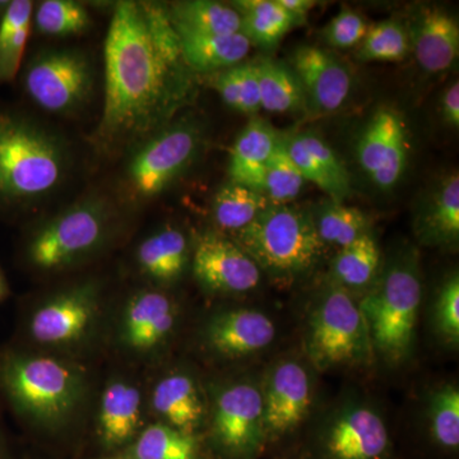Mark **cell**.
I'll return each mask as SVG.
<instances>
[{
	"label": "cell",
	"instance_id": "cell-1",
	"mask_svg": "<svg viewBox=\"0 0 459 459\" xmlns=\"http://www.w3.org/2000/svg\"><path fill=\"white\" fill-rule=\"evenodd\" d=\"M190 69L168 8L119 2L105 41V100L96 141L105 150L141 143L170 124L190 92Z\"/></svg>",
	"mask_w": 459,
	"mask_h": 459
},
{
	"label": "cell",
	"instance_id": "cell-2",
	"mask_svg": "<svg viewBox=\"0 0 459 459\" xmlns=\"http://www.w3.org/2000/svg\"><path fill=\"white\" fill-rule=\"evenodd\" d=\"M89 386V374L71 356L22 343L0 347V401L26 428L65 431L82 410Z\"/></svg>",
	"mask_w": 459,
	"mask_h": 459
},
{
	"label": "cell",
	"instance_id": "cell-3",
	"mask_svg": "<svg viewBox=\"0 0 459 459\" xmlns=\"http://www.w3.org/2000/svg\"><path fill=\"white\" fill-rule=\"evenodd\" d=\"M68 169L65 142L22 111L0 108V214L25 213L62 186Z\"/></svg>",
	"mask_w": 459,
	"mask_h": 459
},
{
	"label": "cell",
	"instance_id": "cell-4",
	"mask_svg": "<svg viewBox=\"0 0 459 459\" xmlns=\"http://www.w3.org/2000/svg\"><path fill=\"white\" fill-rule=\"evenodd\" d=\"M114 211L104 198L80 199L27 232L21 258L38 272L74 267L95 255L111 237Z\"/></svg>",
	"mask_w": 459,
	"mask_h": 459
},
{
	"label": "cell",
	"instance_id": "cell-5",
	"mask_svg": "<svg viewBox=\"0 0 459 459\" xmlns=\"http://www.w3.org/2000/svg\"><path fill=\"white\" fill-rule=\"evenodd\" d=\"M234 241L261 271L286 282L312 270L325 247L313 217L290 204H271L255 221L235 232Z\"/></svg>",
	"mask_w": 459,
	"mask_h": 459
},
{
	"label": "cell",
	"instance_id": "cell-6",
	"mask_svg": "<svg viewBox=\"0 0 459 459\" xmlns=\"http://www.w3.org/2000/svg\"><path fill=\"white\" fill-rule=\"evenodd\" d=\"M101 313L98 281L65 287L27 310L21 331L29 343L22 344L62 355L77 351L95 334Z\"/></svg>",
	"mask_w": 459,
	"mask_h": 459
},
{
	"label": "cell",
	"instance_id": "cell-7",
	"mask_svg": "<svg viewBox=\"0 0 459 459\" xmlns=\"http://www.w3.org/2000/svg\"><path fill=\"white\" fill-rule=\"evenodd\" d=\"M421 296L418 270L401 263L359 304L373 347L389 361L403 360L412 349Z\"/></svg>",
	"mask_w": 459,
	"mask_h": 459
},
{
	"label": "cell",
	"instance_id": "cell-8",
	"mask_svg": "<svg viewBox=\"0 0 459 459\" xmlns=\"http://www.w3.org/2000/svg\"><path fill=\"white\" fill-rule=\"evenodd\" d=\"M307 350L319 369L364 364L373 353L359 304L342 287L329 289L310 314Z\"/></svg>",
	"mask_w": 459,
	"mask_h": 459
},
{
	"label": "cell",
	"instance_id": "cell-9",
	"mask_svg": "<svg viewBox=\"0 0 459 459\" xmlns=\"http://www.w3.org/2000/svg\"><path fill=\"white\" fill-rule=\"evenodd\" d=\"M205 446L213 459H259L265 452L262 391L235 382L214 392Z\"/></svg>",
	"mask_w": 459,
	"mask_h": 459
},
{
	"label": "cell",
	"instance_id": "cell-10",
	"mask_svg": "<svg viewBox=\"0 0 459 459\" xmlns=\"http://www.w3.org/2000/svg\"><path fill=\"white\" fill-rule=\"evenodd\" d=\"M201 144L195 124H168L133 153L126 170V188L134 201L155 198L195 161Z\"/></svg>",
	"mask_w": 459,
	"mask_h": 459
},
{
	"label": "cell",
	"instance_id": "cell-11",
	"mask_svg": "<svg viewBox=\"0 0 459 459\" xmlns=\"http://www.w3.org/2000/svg\"><path fill=\"white\" fill-rule=\"evenodd\" d=\"M301 459H398L385 420L370 407L350 404L325 420Z\"/></svg>",
	"mask_w": 459,
	"mask_h": 459
},
{
	"label": "cell",
	"instance_id": "cell-12",
	"mask_svg": "<svg viewBox=\"0 0 459 459\" xmlns=\"http://www.w3.org/2000/svg\"><path fill=\"white\" fill-rule=\"evenodd\" d=\"M21 83L29 99L42 110L72 114L91 98L92 66L82 51H44L27 63Z\"/></svg>",
	"mask_w": 459,
	"mask_h": 459
},
{
	"label": "cell",
	"instance_id": "cell-13",
	"mask_svg": "<svg viewBox=\"0 0 459 459\" xmlns=\"http://www.w3.org/2000/svg\"><path fill=\"white\" fill-rule=\"evenodd\" d=\"M262 398L267 452L291 439L307 419L313 398L309 374L294 360L280 362L268 376Z\"/></svg>",
	"mask_w": 459,
	"mask_h": 459
},
{
	"label": "cell",
	"instance_id": "cell-14",
	"mask_svg": "<svg viewBox=\"0 0 459 459\" xmlns=\"http://www.w3.org/2000/svg\"><path fill=\"white\" fill-rule=\"evenodd\" d=\"M179 319L174 299L159 290L144 289L129 296L117 325V343L134 358L155 356L170 342Z\"/></svg>",
	"mask_w": 459,
	"mask_h": 459
},
{
	"label": "cell",
	"instance_id": "cell-15",
	"mask_svg": "<svg viewBox=\"0 0 459 459\" xmlns=\"http://www.w3.org/2000/svg\"><path fill=\"white\" fill-rule=\"evenodd\" d=\"M146 425V402L140 385L131 377H111L102 389L96 412L100 457L122 452Z\"/></svg>",
	"mask_w": 459,
	"mask_h": 459
},
{
	"label": "cell",
	"instance_id": "cell-16",
	"mask_svg": "<svg viewBox=\"0 0 459 459\" xmlns=\"http://www.w3.org/2000/svg\"><path fill=\"white\" fill-rule=\"evenodd\" d=\"M192 267L198 282L217 294H244L261 281L258 264L234 240L214 232L198 238Z\"/></svg>",
	"mask_w": 459,
	"mask_h": 459
},
{
	"label": "cell",
	"instance_id": "cell-17",
	"mask_svg": "<svg viewBox=\"0 0 459 459\" xmlns=\"http://www.w3.org/2000/svg\"><path fill=\"white\" fill-rule=\"evenodd\" d=\"M358 161L377 188H394L406 169L407 131L394 108L377 110L362 132L358 143Z\"/></svg>",
	"mask_w": 459,
	"mask_h": 459
},
{
	"label": "cell",
	"instance_id": "cell-18",
	"mask_svg": "<svg viewBox=\"0 0 459 459\" xmlns=\"http://www.w3.org/2000/svg\"><path fill=\"white\" fill-rule=\"evenodd\" d=\"M276 327L265 314L255 309H230L213 314L205 322L202 338L217 358L241 359L270 346Z\"/></svg>",
	"mask_w": 459,
	"mask_h": 459
},
{
	"label": "cell",
	"instance_id": "cell-19",
	"mask_svg": "<svg viewBox=\"0 0 459 459\" xmlns=\"http://www.w3.org/2000/svg\"><path fill=\"white\" fill-rule=\"evenodd\" d=\"M291 65L303 90L305 104L316 113H333L349 99L351 74L328 51L300 47L292 54Z\"/></svg>",
	"mask_w": 459,
	"mask_h": 459
},
{
	"label": "cell",
	"instance_id": "cell-20",
	"mask_svg": "<svg viewBox=\"0 0 459 459\" xmlns=\"http://www.w3.org/2000/svg\"><path fill=\"white\" fill-rule=\"evenodd\" d=\"M151 412L156 421L184 433L202 435L207 425V402L195 377L175 370L160 377L151 389Z\"/></svg>",
	"mask_w": 459,
	"mask_h": 459
},
{
	"label": "cell",
	"instance_id": "cell-21",
	"mask_svg": "<svg viewBox=\"0 0 459 459\" xmlns=\"http://www.w3.org/2000/svg\"><path fill=\"white\" fill-rule=\"evenodd\" d=\"M410 42L416 59L428 74L448 71L459 56V27L446 9L425 7L413 23Z\"/></svg>",
	"mask_w": 459,
	"mask_h": 459
},
{
	"label": "cell",
	"instance_id": "cell-22",
	"mask_svg": "<svg viewBox=\"0 0 459 459\" xmlns=\"http://www.w3.org/2000/svg\"><path fill=\"white\" fill-rule=\"evenodd\" d=\"M184 63L195 74H213L243 63L253 44L241 32L204 35L175 29Z\"/></svg>",
	"mask_w": 459,
	"mask_h": 459
},
{
	"label": "cell",
	"instance_id": "cell-23",
	"mask_svg": "<svg viewBox=\"0 0 459 459\" xmlns=\"http://www.w3.org/2000/svg\"><path fill=\"white\" fill-rule=\"evenodd\" d=\"M190 259L188 238L181 230L165 226L140 244L138 268L157 285L170 286L183 276Z\"/></svg>",
	"mask_w": 459,
	"mask_h": 459
},
{
	"label": "cell",
	"instance_id": "cell-24",
	"mask_svg": "<svg viewBox=\"0 0 459 459\" xmlns=\"http://www.w3.org/2000/svg\"><path fill=\"white\" fill-rule=\"evenodd\" d=\"M279 140V135L267 123L250 120L232 147L229 162L230 181L261 192L265 168Z\"/></svg>",
	"mask_w": 459,
	"mask_h": 459
},
{
	"label": "cell",
	"instance_id": "cell-25",
	"mask_svg": "<svg viewBox=\"0 0 459 459\" xmlns=\"http://www.w3.org/2000/svg\"><path fill=\"white\" fill-rule=\"evenodd\" d=\"M101 458L213 459L205 446L204 437L184 433L159 421L147 424L122 452Z\"/></svg>",
	"mask_w": 459,
	"mask_h": 459
},
{
	"label": "cell",
	"instance_id": "cell-26",
	"mask_svg": "<svg viewBox=\"0 0 459 459\" xmlns=\"http://www.w3.org/2000/svg\"><path fill=\"white\" fill-rule=\"evenodd\" d=\"M32 18L30 0L0 2V84L12 82L21 74Z\"/></svg>",
	"mask_w": 459,
	"mask_h": 459
},
{
	"label": "cell",
	"instance_id": "cell-27",
	"mask_svg": "<svg viewBox=\"0 0 459 459\" xmlns=\"http://www.w3.org/2000/svg\"><path fill=\"white\" fill-rule=\"evenodd\" d=\"M428 448L434 457L455 459L459 449V391L440 386L430 395L427 422Z\"/></svg>",
	"mask_w": 459,
	"mask_h": 459
},
{
	"label": "cell",
	"instance_id": "cell-28",
	"mask_svg": "<svg viewBox=\"0 0 459 459\" xmlns=\"http://www.w3.org/2000/svg\"><path fill=\"white\" fill-rule=\"evenodd\" d=\"M168 13L175 29L204 35L241 32L240 14L232 5L223 3L211 0L175 3L168 8Z\"/></svg>",
	"mask_w": 459,
	"mask_h": 459
},
{
	"label": "cell",
	"instance_id": "cell-29",
	"mask_svg": "<svg viewBox=\"0 0 459 459\" xmlns=\"http://www.w3.org/2000/svg\"><path fill=\"white\" fill-rule=\"evenodd\" d=\"M241 17V33L253 45L273 48L296 26L279 0H240L232 3Z\"/></svg>",
	"mask_w": 459,
	"mask_h": 459
},
{
	"label": "cell",
	"instance_id": "cell-30",
	"mask_svg": "<svg viewBox=\"0 0 459 459\" xmlns=\"http://www.w3.org/2000/svg\"><path fill=\"white\" fill-rule=\"evenodd\" d=\"M255 65L262 110L289 114L307 108L303 90L291 68L271 59L259 60Z\"/></svg>",
	"mask_w": 459,
	"mask_h": 459
},
{
	"label": "cell",
	"instance_id": "cell-31",
	"mask_svg": "<svg viewBox=\"0 0 459 459\" xmlns=\"http://www.w3.org/2000/svg\"><path fill=\"white\" fill-rule=\"evenodd\" d=\"M272 202L258 190L241 184L230 183L214 195L212 212L214 221L223 230L238 232L250 225Z\"/></svg>",
	"mask_w": 459,
	"mask_h": 459
},
{
	"label": "cell",
	"instance_id": "cell-32",
	"mask_svg": "<svg viewBox=\"0 0 459 459\" xmlns=\"http://www.w3.org/2000/svg\"><path fill=\"white\" fill-rule=\"evenodd\" d=\"M380 264V249L370 232L349 246L341 247L333 259L334 279L344 289H362L376 279Z\"/></svg>",
	"mask_w": 459,
	"mask_h": 459
},
{
	"label": "cell",
	"instance_id": "cell-33",
	"mask_svg": "<svg viewBox=\"0 0 459 459\" xmlns=\"http://www.w3.org/2000/svg\"><path fill=\"white\" fill-rule=\"evenodd\" d=\"M422 232L435 244L457 243L459 237V177L453 172L443 181L422 220Z\"/></svg>",
	"mask_w": 459,
	"mask_h": 459
},
{
	"label": "cell",
	"instance_id": "cell-34",
	"mask_svg": "<svg viewBox=\"0 0 459 459\" xmlns=\"http://www.w3.org/2000/svg\"><path fill=\"white\" fill-rule=\"evenodd\" d=\"M210 75L211 86L229 108L249 115L262 110L255 62L240 63Z\"/></svg>",
	"mask_w": 459,
	"mask_h": 459
},
{
	"label": "cell",
	"instance_id": "cell-35",
	"mask_svg": "<svg viewBox=\"0 0 459 459\" xmlns=\"http://www.w3.org/2000/svg\"><path fill=\"white\" fill-rule=\"evenodd\" d=\"M322 243L344 247L368 232V217L359 208L329 201L314 220Z\"/></svg>",
	"mask_w": 459,
	"mask_h": 459
},
{
	"label": "cell",
	"instance_id": "cell-36",
	"mask_svg": "<svg viewBox=\"0 0 459 459\" xmlns=\"http://www.w3.org/2000/svg\"><path fill=\"white\" fill-rule=\"evenodd\" d=\"M409 32L394 20L382 21L369 26L358 49V59L362 62H401L409 56Z\"/></svg>",
	"mask_w": 459,
	"mask_h": 459
},
{
	"label": "cell",
	"instance_id": "cell-37",
	"mask_svg": "<svg viewBox=\"0 0 459 459\" xmlns=\"http://www.w3.org/2000/svg\"><path fill=\"white\" fill-rule=\"evenodd\" d=\"M305 183L303 175L287 152L285 140L280 138L265 168L261 192L272 204H290L300 195Z\"/></svg>",
	"mask_w": 459,
	"mask_h": 459
},
{
	"label": "cell",
	"instance_id": "cell-38",
	"mask_svg": "<svg viewBox=\"0 0 459 459\" xmlns=\"http://www.w3.org/2000/svg\"><path fill=\"white\" fill-rule=\"evenodd\" d=\"M32 20L39 32L49 36L77 35L90 26V14L72 0H47L36 9Z\"/></svg>",
	"mask_w": 459,
	"mask_h": 459
},
{
	"label": "cell",
	"instance_id": "cell-39",
	"mask_svg": "<svg viewBox=\"0 0 459 459\" xmlns=\"http://www.w3.org/2000/svg\"><path fill=\"white\" fill-rule=\"evenodd\" d=\"M296 137L307 148V152L316 160L331 183L332 190H333L332 202L342 204L351 193V178L333 148L329 147L322 138L316 137L312 133H301Z\"/></svg>",
	"mask_w": 459,
	"mask_h": 459
},
{
	"label": "cell",
	"instance_id": "cell-40",
	"mask_svg": "<svg viewBox=\"0 0 459 459\" xmlns=\"http://www.w3.org/2000/svg\"><path fill=\"white\" fill-rule=\"evenodd\" d=\"M369 25L365 18L351 9H343L337 14L323 32L325 41L337 49H351L364 40Z\"/></svg>",
	"mask_w": 459,
	"mask_h": 459
},
{
	"label": "cell",
	"instance_id": "cell-41",
	"mask_svg": "<svg viewBox=\"0 0 459 459\" xmlns=\"http://www.w3.org/2000/svg\"><path fill=\"white\" fill-rule=\"evenodd\" d=\"M435 323L440 334L452 343L459 340V279L453 274L446 281L435 304Z\"/></svg>",
	"mask_w": 459,
	"mask_h": 459
},
{
	"label": "cell",
	"instance_id": "cell-42",
	"mask_svg": "<svg viewBox=\"0 0 459 459\" xmlns=\"http://www.w3.org/2000/svg\"><path fill=\"white\" fill-rule=\"evenodd\" d=\"M440 110L444 122L449 124L453 128L459 126V84L457 81L449 86L444 92L440 101Z\"/></svg>",
	"mask_w": 459,
	"mask_h": 459
},
{
	"label": "cell",
	"instance_id": "cell-43",
	"mask_svg": "<svg viewBox=\"0 0 459 459\" xmlns=\"http://www.w3.org/2000/svg\"><path fill=\"white\" fill-rule=\"evenodd\" d=\"M279 3L294 20L296 26L305 22L307 14L316 4L313 0H279Z\"/></svg>",
	"mask_w": 459,
	"mask_h": 459
},
{
	"label": "cell",
	"instance_id": "cell-44",
	"mask_svg": "<svg viewBox=\"0 0 459 459\" xmlns=\"http://www.w3.org/2000/svg\"><path fill=\"white\" fill-rule=\"evenodd\" d=\"M0 459H17L11 437L0 420Z\"/></svg>",
	"mask_w": 459,
	"mask_h": 459
},
{
	"label": "cell",
	"instance_id": "cell-45",
	"mask_svg": "<svg viewBox=\"0 0 459 459\" xmlns=\"http://www.w3.org/2000/svg\"><path fill=\"white\" fill-rule=\"evenodd\" d=\"M9 295V286L8 281L5 279L4 273L0 271V304L8 298Z\"/></svg>",
	"mask_w": 459,
	"mask_h": 459
},
{
	"label": "cell",
	"instance_id": "cell-46",
	"mask_svg": "<svg viewBox=\"0 0 459 459\" xmlns=\"http://www.w3.org/2000/svg\"><path fill=\"white\" fill-rule=\"evenodd\" d=\"M280 459H301L300 455H294V453H291V455H283V457H280Z\"/></svg>",
	"mask_w": 459,
	"mask_h": 459
},
{
	"label": "cell",
	"instance_id": "cell-47",
	"mask_svg": "<svg viewBox=\"0 0 459 459\" xmlns=\"http://www.w3.org/2000/svg\"><path fill=\"white\" fill-rule=\"evenodd\" d=\"M93 459H107V458L98 457V458H93Z\"/></svg>",
	"mask_w": 459,
	"mask_h": 459
}]
</instances>
